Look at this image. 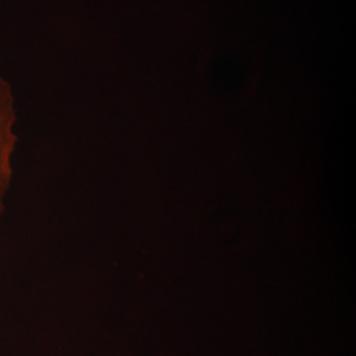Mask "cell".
Returning <instances> with one entry per match:
<instances>
[{
	"label": "cell",
	"mask_w": 356,
	"mask_h": 356,
	"mask_svg": "<svg viewBox=\"0 0 356 356\" xmlns=\"http://www.w3.org/2000/svg\"><path fill=\"white\" fill-rule=\"evenodd\" d=\"M15 123L16 108L13 86L0 76V214L13 179V154L17 143V135L13 131Z\"/></svg>",
	"instance_id": "obj_1"
}]
</instances>
